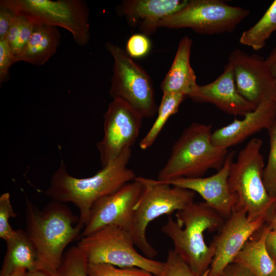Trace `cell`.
Segmentation results:
<instances>
[{
    "instance_id": "cell-1",
    "label": "cell",
    "mask_w": 276,
    "mask_h": 276,
    "mask_svg": "<svg viewBox=\"0 0 276 276\" xmlns=\"http://www.w3.org/2000/svg\"><path fill=\"white\" fill-rule=\"evenodd\" d=\"M131 153V149L124 150L95 175L86 178L72 176L61 162L45 193L52 200L75 205L79 212L78 224L84 228L97 201L136 178L134 172L127 167Z\"/></svg>"
},
{
    "instance_id": "cell-2",
    "label": "cell",
    "mask_w": 276,
    "mask_h": 276,
    "mask_svg": "<svg viewBox=\"0 0 276 276\" xmlns=\"http://www.w3.org/2000/svg\"><path fill=\"white\" fill-rule=\"evenodd\" d=\"M26 232L38 256L37 268L57 276L67 245L83 228L64 203L52 200L39 209L26 197Z\"/></svg>"
},
{
    "instance_id": "cell-3",
    "label": "cell",
    "mask_w": 276,
    "mask_h": 276,
    "mask_svg": "<svg viewBox=\"0 0 276 276\" xmlns=\"http://www.w3.org/2000/svg\"><path fill=\"white\" fill-rule=\"evenodd\" d=\"M176 220L168 217L162 232L174 245V250L199 276H205L214 248L205 242L204 233L221 227L224 218L204 202H193L176 212Z\"/></svg>"
},
{
    "instance_id": "cell-4",
    "label": "cell",
    "mask_w": 276,
    "mask_h": 276,
    "mask_svg": "<svg viewBox=\"0 0 276 276\" xmlns=\"http://www.w3.org/2000/svg\"><path fill=\"white\" fill-rule=\"evenodd\" d=\"M212 127L194 122L184 129L156 179L168 182L181 177L199 178L210 169L220 170L228 151L213 144Z\"/></svg>"
},
{
    "instance_id": "cell-5",
    "label": "cell",
    "mask_w": 276,
    "mask_h": 276,
    "mask_svg": "<svg viewBox=\"0 0 276 276\" xmlns=\"http://www.w3.org/2000/svg\"><path fill=\"white\" fill-rule=\"evenodd\" d=\"M262 144L260 139H252L239 152L231 165L228 183L236 198L234 209L245 211L251 220L265 217L268 224L276 206V198L269 195L264 184Z\"/></svg>"
},
{
    "instance_id": "cell-6",
    "label": "cell",
    "mask_w": 276,
    "mask_h": 276,
    "mask_svg": "<svg viewBox=\"0 0 276 276\" xmlns=\"http://www.w3.org/2000/svg\"><path fill=\"white\" fill-rule=\"evenodd\" d=\"M135 179L143 184L144 189L134 207L129 233L135 246L145 256L153 259L157 252L147 238L148 224L163 215L170 216L185 209L194 202L196 193L157 179L142 176Z\"/></svg>"
},
{
    "instance_id": "cell-7",
    "label": "cell",
    "mask_w": 276,
    "mask_h": 276,
    "mask_svg": "<svg viewBox=\"0 0 276 276\" xmlns=\"http://www.w3.org/2000/svg\"><path fill=\"white\" fill-rule=\"evenodd\" d=\"M77 246L85 255L88 263L137 267L154 276L160 273L164 265V262L139 253L130 233L115 225L104 226L81 238Z\"/></svg>"
},
{
    "instance_id": "cell-8",
    "label": "cell",
    "mask_w": 276,
    "mask_h": 276,
    "mask_svg": "<svg viewBox=\"0 0 276 276\" xmlns=\"http://www.w3.org/2000/svg\"><path fill=\"white\" fill-rule=\"evenodd\" d=\"M105 48L114 60L109 91L111 98L125 102L143 118L154 116L158 107L149 75L119 45L108 41Z\"/></svg>"
},
{
    "instance_id": "cell-9",
    "label": "cell",
    "mask_w": 276,
    "mask_h": 276,
    "mask_svg": "<svg viewBox=\"0 0 276 276\" xmlns=\"http://www.w3.org/2000/svg\"><path fill=\"white\" fill-rule=\"evenodd\" d=\"M249 14L247 9L220 0H191L181 10L160 21L157 28H189L204 35L230 33Z\"/></svg>"
},
{
    "instance_id": "cell-10",
    "label": "cell",
    "mask_w": 276,
    "mask_h": 276,
    "mask_svg": "<svg viewBox=\"0 0 276 276\" xmlns=\"http://www.w3.org/2000/svg\"><path fill=\"white\" fill-rule=\"evenodd\" d=\"M17 14L69 31L78 45L90 39L89 10L82 0H2Z\"/></svg>"
},
{
    "instance_id": "cell-11",
    "label": "cell",
    "mask_w": 276,
    "mask_h": 276,
    "mask_svg": "<svg viewBox=\"0 0 276 276\" xmlns=\"http://www.w3.org/2000/svg\"><path fill=\"white\" fill-rule=\"evenodd\" d=\"M142 116L121 100L113 99L104 115V135L97 143L102 167L131 149L139 135Z\"/></svg>"
},
{
    "instance_id": "cell-12",
    "label": "cell",
    "mask_w": 276,
    "mask_h": 276,
    "mask_svg": "<svg viewBox=\"0 0 276 276\" xmlns=\"http://www.w3.org/2000/svg\"><path fill=\"white\" fill-rule=\"evenodd\" d=\"M143 189V184L135 178L97 201L79 238L108 225L117 226L129 232L134 207Z\"/></svg>"
},
{
    "instance_id": "cell-13",
    "label": "cell",
    "mask_w": 276,
    "mask_h": 276,
    "mask_svg": "<svg viewBox=\"0 0 276 276\" xmlns=\"http://www.w3.org/2000/svg\"><path fill=\"white\" fill-rule=\"evenodd\" d=\"M267 223L265 217L251 220L245 211L234 209L210 244L214 248V255L205 276H220L251 236Z\"/></svg>"
},
{
    "instance_id": "cell-14",
    "label": "cell",
    "mask_w": 276,
    "mask_h": 276,
    "mask_svg": "<svg viewBox=\"0 0 276 276\" xmlns=\"http://www.w3.org/2000/svg\"><path fill=\"white\" fill-rule=\"evenodd\" d=\"M227 63L233 68L237 90L245 99L256 106L265 100H276L275 82L262 56L236 49L229 55Z\"/></svg>"
},
{
    "instance_id": "cell-15",
    "label": "cell",
    "mask_w": 276,
    "mask_h": 276,
    "mask_svg": "<svg viewBox=\"0 0 276 276\" xmlns=\"http://www.w3.org/2000/svg\"><path fill=\"white\" fill-rule=\"evenodd\" d=\"M234 151L228 153L222 167L209 177H181L166 182L197 193L204 199V203L207 205L224 218H227L236 203V197L230 191L228 183L230 167L234 161Z\"/></svg>"
},
{
    "instance_id": "cell-16",
    "label": "cell",
    "mask_w": 276,
    "mask_h": 276,
    "mask_svg": "<svg viewBox=\"0 0 276 276\" xmlns=\"http://www.w3.org/2000/svg\"><path fill=\"white\" fill-rule=\"evenodd\" d=\"M190 98L195 102L211 103L224 112L234 116L244 117L257 107L238 92L233 68L228 63L216 79L199 85Z\"/></svg>"
},
{
    "instance_id": "cell-17",
    "label": "cell",
    "mask_w": 276,
    "mask_h": 276,
    "mask_svg": "<svg viewBox=\"0 0 276 276\" xmlns=\"http://www.w3.org/2000/svg\"><path fill=\"white\" fill-rule=\"evenodd\" d=\"M275 119L276 100H264L243 119H235L215 130L212 134V142L216 146L227 149L263 129L268 130Z\"/></svg>"
},
{
    "instance_id": "cell-18",
    "label": "cell",
    "mask_w": 276,
    "mask_h": 276,
    "mask_svg": "<svg viewBox=\"0 0 276 276\" xmlns=\"http://www.w3.org/2000/svg\"><path fill=\"white\" fill-rule=\"evenodd\" d=\"M188 0H125L117 7L118 14L131 24L137 26L141 33L148 36L158 28L162 19L183 8Z\"/></svg>"
},
{
    "instance_id": "cell-19",
    "label": "cell",
    "mask_w": 276,
    "mask_h": 276,
    "mask_svg": "<svg viewBox=\"0 0 276 276\" xmlns=\"http://www.w3.org/2000/svg\"><path fill=\"white\" fill-rule=\"evenodd\" d=\"M192 44V39L187 36L180 40L172 65L160 84L163 93H178L190 98L197 90L199 85L190 62Z\"/></svg>"
},
{
    "instance_id": "cell-20",
    "label": "cell",
    "mask_w": 276,
    "mask_h": 276,
    "mask_svg": "<svg viewBox=\"0 0 276 276\" xmlns=\"http://www.w3.org/2000/svg\"><path fill=\"white\" fill-rule=\"evenodd\" d=\"M60 40V34L56 27L35 20L32 35L15 61L43 65L56 53Z\"/></svg>"
},
{
    "instance_id": "cell-21",
    "label": "cell",
    "mask_w": 276,
    "mask_h": 276,
    "mask_svg": "<svg viewBox=\"0 0 276 276\" xmlns=\"http://www.w3.org/2000/svg\"><path fill=\"white\" fill-rule=\"evenodd\" d=\"M270 230L266 224L257 239L245 243L233 262L245 268L254 276H270L276 268V260L270 255L266 244Z\"/></svg>"
},
{
    "instance_id": "cell-22",
    "label": "cell",
    "mask_w": 276,
    "mask_h": 276,
    "mask_svg": "<svg viewBox=\"0 0 276 276\" xmlns=\"http://www.w3.org/2000/svg\"><path fill=\"white\" fill-rule=\"evenodd\" d=\"M6 242L7 250L0 276H6L18 269L29 271L37 268V252L26 231L16 230L14 235Z\"/></svg>"
},
{
    "instance_id": "cell-23",
    "label": "cell",
    "mask_w": 276,
    "mask_h": 276,
    "mask_svg": "<svg viewBox=\"0 0 276 276\" xmlns=\"http://www.w3.org/2000/svg\"><path fill=\"white\" fill-rule=\"evenodd\" d=\"M276 31V0L253 26L244 31L239 41L255 51L262 49L271 35Z\"/></svg>"
},
{
    "instance_id": "cell-24",
    "label": "cell",
    "mask_w": 276,
    "mask_h": 276,
    "mask_svg": "<svg viewBox=\"0 0 276 276\" xmlns=\"http://www.w3.org/2000/svg\"><path fill=\"white\" fill-rule=\"evenodd\" d=\"M186 97L178 93H163L158 107L157 117L152 127L140 143L143 150L150 148L154 143L168 119L178 110Z\"/></svg>"
},
{
    "instance_id": "cell-25",
    "label": "cell",
    "mask_w": 276,
    "mask_h": 276,
    "mask_svg": "<svg viewBox=\"0 0 276 276\" xmlns=\"http://www.w3.org/2000/svg\"><path fill=\"white\" fill-rule=\"evenodd\" d=\"M35 20L17 14L5 37L13 55L16 58L24 50L33 31Z\"/></svg>"
},
{
    "instance_id": "cell-26",
    "label": "cell",
    "mask_w": 276,
    "mask_h": 276,
    "mask_svg": "<svg viewBox=\"0 0 276 276\" xmlns=\"http://www.w3.org/2000/svg\"><path fill=\"white\" fill-rule=\"evenodd\" d=\"M88 262L81 250L77 246L65 251L57 276H87Z\"/></svg>"
},
{
    "instance_id": "cell-27",
    "label": "cell",
    "mask_w": 276,
    "mask_h": 276,
    "mask_svg": "<svg viewBox=\"0 0 276 276\" xmlns=\"http://www.w3.org/2000/svg\"><path fill=\"white\" fill-rule=\"evenodd\" d=\"M270 149L263 172V182L269 195L276 198V119L268 129Z\"/></svg>"
},
{
    "instance_id": "cell-28",
    "label": "cell",
    "mask_w": 276,
    "mask_h": 276,
    "mask_svg": "<svg viewBox=\"0 0 276 276\" xmlns=\"http://www.w3.org/2000/svg\"><path fill=\"white\" fill-rule=\"evenodd\" d=\"M87 276H154L137 267H119L107 263H88Z\"/></svg>"
},
{
    "instance_id": "cell-29",
    "label": "cell",
    "mask_w": 276,
    "mask_h": 276,
    "mask_svg": "<svg viewBox=\"0 0 276 276\" xmlns=\"http://www.w3.org/2000/svg\"><path fill=\"white\" fill-rule=\"evenodd\" d=\"M157 276H199L173 250L169 249L163 269Z\"/></svg>"
},
{
    "instance_id": "cell-30",
    "label": "cell",
    "mask_w": 276,
    "mask_h": 276,
    "mask_svg": "<svg viewBox=\"0 0 276 276\" xmlns=\"http://www.w3.org/2000/svg\"><path fill=\"white\" fill-rule=\"evenodd\" d=\"M17 216L12 207L10 195L6 192L0 196V238L6 242L15 234L9 223L10 219Z\"/></svg>"
},
{
    "instance_id": "cell-31",
    "label": "cell",
    "mask_w": 276,
    "mask_h": 276,
    "mask_svg": "<svg viewBox=\"0 0 276 276\" xmlns=\"http://www.w3.org/2000/svg\"><path fill=\"white\" fill-rule=\"evenodd\" d=\"M151 42L147 36L137 33L133 34L127 40L126 52L132 58H141L150 51Z\"/></svg>"
},
{
    "instance_id": "cell-32",
    "label": "cell",
    "mask_w": 276,
    "mask_h": 276,
    "mask_svg": "<svg viewBox=\"0 0 276 276\" xmlns=\"http://www.w3.org/2000/svg\"><path fill=\"white\" fill-rule=\"evenodd\" d=\"M15 57L5 38L0 39V83L9 79V69L15 63Z\"/></svg>"
},
{
    "instance_id": "cell-33",
    "label": "cell",
    "mask_w": 276,
    "mask_h": 276,
    "mask_svg": "<svg viewBox=\"0 0 276 276\" xmlns=\"http://www.w3.org/2000/svg\"><path fill=\"white\" fill-rule=\"evenodd\" d=\"M17 14L2 1L0 2V39L4 38Z\"/></svg>"
},
{
    "instance_id": "cell-34",
    "label": "cell",
    "mask_w": 276,
    "mask_h": 276,
    "mask_svg": "<svg viewBox=\"0 0 276 276\" xmlns=\"http://www.w3.org/2000/svg\"><path fill=\"white\" fill-rule=\"evenodd\" d=\"M220 276H254L243 266L232 262L224 270Z\"/></svg>"
},
{
    "instance_id": "cell-35",
    "label": "cell",
    "mask_w": 276,
    "mask_h": 276,
    "mask_svg": "<svg viewBox=\"0 0 276 276\" xmlns=\"http://www.w3.org/2000/svg\"><path fill=\"white\" fill-rule=\"evenodd\" d=\"M266 244L271 256L276 260V231L270 230L267 234Z\"/></svg>"
},
{
    "instance_id": "cell-36",
    "label": "cell",
    "mask_w": 276,
    "mask_h": 276,
    "mask_svg": "<svg viewBox=\"0 0 276 276\" xmlns=\"http://www.w3.org/2000/svg\"><path fill=\"white\" fill-rule=\"evenodd\" d=\"M265 60L274 79L276 87V46L271 51Z\"/></svg>"
},
{
    "instance_id": "cell-37",
    "label": "cell",
    "mask_w": 276,
    "mask_h": 276,
    "mask_svg": "<svg viewBox=\"0 0 276 276\" xmlns=\"http://www.w3.org/2000/svg\"><path fill=\"white\" fill-rule=\"evenodd\" d=\"M26 276H55L43 269L36 268L27 271Z\"/></svg>"
},
{
    "instance_id": "cell-38",
    "label": "cell",
    "mask_w": 276,
    "mask_h": 276,
    "mask_svg": "<svg viewBox=\"0 0 276 276\" xmlns=\"http://www.w3.org/2000/svg\"><path fill=\"white\" fill-rule=\"evenodd\" d=\"M271 231H276V206L273 212L272 219L269 224H267Z\"/></svg>"
},
{
    "instance_id": "cell-39",
    "label": "cell",
    "mask_w": 276,
    "mask_h": 276,
    "mask_svg": "<svg viewBox=\"0 0 276 276\" xmlns=\"http://www.w3.org/2000/svg\"><path fill=\"white\" fill-rule=\"evenodd\" d=\"M27 271L24 269L14 270L6 276H26Z\"/></svg>"
},
{
    "instance_id": "cell-40",
    "label": "cell",
    "mask_w": 276,
    "mask_h": 276,
    "mask_svg": "<svg viewBox=\"0 0 276 276\" xmlns=\"http://www.w3.org/2000/svg\"><path fill=\"white\" fill-rule=\"evenodd\" d=\"M270 276H276V268L274 271L272 272V273Z\"/></svg>"
}]
</instances>
